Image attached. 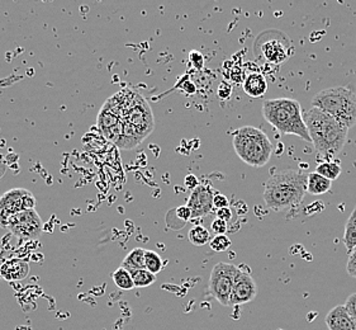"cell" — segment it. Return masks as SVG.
I'll return each mask as SVG.
<instances>
[{
  "label": "cell",
  "mask_w": 356,
  "mask_h": 330,
  "mask_svg": "<svg viewBox=\"0 0 356 330\" xmlns=\"http://www.w3.org/2000/svg\"><path fill=\"white\" fill-rule=\"evenodd\" d=\"M308 174L288 169L273 174L265 183L264 201L268 207L283 212L298 207L307 194Z\"/></svg>",
  "instance_id": "cell-1"
},
{
  "label": "cell",
  "mask_w": 356,
  "mask_h": 330,
  "mask_svg": "<svg viewBox=\"0 0 356 330\" xmlns=\"http://www.w3.org/2000/svg\"><path fill=\"white\" fill-rule=\"evenodd\" d=\"M303 118L311 141L320 157L331 158L342 150L348 139V127L318 108H309L303 113Z\"/></svg>",
  "instance_id": "cell-2"
},
{
  "label": "cell",
  "mask_w": 356,
  "mask_h": 330,
  "mask_svg": "<svg viewBox=\"0 0 356 330\" xmlns=\"http://www.w3.org/2000/svg\"><path fill=\"white\" fill-rule=\"evenodd\" d=\"M302 112L300 102L292 98L266 100L263 103L264 118L274 129L284 135H294L307 143H312Z\"/></svg>",
  "instance_id": "cell-3"
},
{
  "label": "cell",
  "mask_w": 356,
  "mask_h": 330,
  "mask_svg": "<svg viewBox=\"0 0 356 330\" xmlns=\"http://www.w3.org/2000/svg\"><path fill=\"white\" fill-rule=\"evenodd\" d=\"M312 107L332 116L337 123L349 129L356 125V94L348 86H335L321 91L314 95Z\"/></svg>",
  "instance_id": "cell-4"
},
{
  "label": "cell",
  "mask_w": 356,
  "mask_h": 330,
  "mask_svg": "<svg viewBox=\"0 0 356 330\" xmlns=\"http://www.w3.org/2000/svg\"><path fill=\"white\" fill-rule=\"evenodd\" d=\"M234 149L243 163L254 168L268 164L273 152V145L263 129L243 126L234 135Z\"/></svg>",
  "instance_id": "cell-5"
},
{
  "label": "cell",
  "mask_w": 356,
  "mask_h": 330,
  "mask_svg": "<svg viewBox=\"0 0 356 330\" xmlns=\"http://www.w3.org/2000/svg\"><path fill=\"white\" fill-rule=\"evenodd\" d=\"M240 268L235 265L220 262L213 267L209 281H208V294L222 306H231V294L237 273Z\"/></svg>",
  "instance_id": "cell-6"
},
{
  "label": "cell",
  "mask_w": 356,
  "mask_h": 330,
  "mask_svg": "<svg viewBox=\"0 0 356 330\" xmlns=\"http://www.w3.org/2000/svg\"><path fill=\"white\" fill-rule=\"evenodd\" d=\"M36 198L27 189L15 188L1 196L0 198V226L8 228L12 216L22 211L35 210Z\"/></svg>",
  "instance_id": "cell-7"
},
{
  "label": "cell",
  "mask_w": 356,
  "mask_h": 330,
  "mask_svg": "<svg viewBox=\"0 0 356 330\" xmlns=\"http://www.w3.org/2000/svg\"><path fill=\"white\" fill-rule=\"evenodd\" d=\"M7 229L19 239L33 240L41 234L42 220L37 214L36 210L22 211L10 217Z\"/></svg>",
  "instance_id": "cell-8"
},
{
  "label": "cell",
  "mask_w": 356,
  "mask_h": 330,
  "mask_svg": "<svg viewBox=\"0 0 356 330\" xmlns=\"http://www.w3.org/2000/svg\"><path fill=\"white\" fill-rule=\"evenodd\" d=\"M257 296V285L251 274L240 272L236 276L232 294H231V306H240L254 301Z\"/></svg>",
  "instance_id": "cell-9"
},
{
  "label": "cell",
  "mask_w": 356,
  "mask_h": 330,
  "mask_svg": "<svg viewBox=\"0 0 356 330\" xmlns=\"http://www.w3.org/2000/svg\"><path fill=\"white\" fill-rule=\"evenodd\" d=\"M214 191L209 184H200L194 191L188 200L186 206L192 212L193 219L204 217L209 215L213 210Z\"/></svg>",
  "instance_id": "cell-10"
},
{
  "label": "cell",
  "mask_w": 356,
  "mask_h": 330,
  "mask_svg": "<svg viewBox=\"0 0 356 330\" xmlns=\"http://www.w3.org/2000/svg\"><path fill=\"white\" fill-rule=\"evenodd\" d=\"M325 323L328 330H356V323L343 305L330 310L325 317Z\"/></svg>",
  "instance_id": "cell-11"
},
{
  "label": "cell",
  "mask_w": 356,
  "mask_h": 330,
  "mask_svg": "<svg viewBox=\"0 0 356 330\" xmlns=\"http://www.w3.org/2000/svg\"><path fill=\"white\" fill-rule=\"evenodd\" d=\"M243 91L252 98H260L268 92V81L261 72H250L243 80Z\"/></svg>",
  "instance_id": "cell-12"
},
{
  "label": "cell",
  "mask_w": 356,
  "mask_h": 330,
  "mask_svg": "<svg viewBox=\"0 0 356 330\" xmlns=\"http://www.w3.org/2000/svg\"><path fill=\"white\" fill-rule=\"evenodd\" d=\"M261 50L265 58L271 64H282L289 58V52L286 50L285 45L277 40H271L269 42L264 43Z\"/></svg>",
  "instance_id": "cell-13"
},
{
  "label": "cell",
  "mask_w": 356,
  "mask_h": 330,
  "mask_svg": "<svg viewBox=\"0 0 356 330\" xmlns=\"http://www.w3.org/2000/svg\"><path fill=\"white\" fill-rule=\"evenodd\" d=\"M29 272V265L26 262H22V260H10V262H7L1 268V274L7 280H23V278L27 277Z\"/></svg>",
  "instance_id": "cell-14"
},
{
  "label": "cell",
  "mask_w": 356,
  "mask_h": 330,
  "mask_svg": "<svg viewBox=\"0 0 356 330\" xmlns=\"http://www.w3.org/2000/svg\"><path fill=\"white\" fill-rule=\"evenodd\" d=\"M332 182L322 177L318 173H309L308 174V186H307V192L314 196H320V194H327L331 189Z\"/></svg>",
  "instance_id": "cell-15"
},
{
  "label": "cell",
  "mask_w": 356,
  "mask_h": 330,
  "mask_svg": "<svg viewBox=\"0 0 356 330\" xmlns=\"http://www.w3.org/2000/svg\"><path fill=\"white\" fill-rule=\"evenodd\" d=\"M145 254H146V249H143V248L132 249L126 256V258L123 259L121 267L127 269L129 273L138 271V269H146V267H145Z\"/></svg>",
  "instance_id": "cell-16"
},
{
  "label": "cell",
  "mask_w": 356,
  "mask_h": 330,
  "mask_svg": "<svg viewBox=\"0 0 356 330\" xmlns=\"http://www.w3.org/2000/svg\"><path fill=\"white\" fill-rule=\"evenodd\" d=\"M343 244L346 246L348 253H351L356 249V207L351 212L343 233Z\"/></svg>",
  "instance_id": "cell-17"
},
{
  "label": "cell",
  "mask_w": 356,
  "mask_h": 330,
  "mask_svg": "<svg viewBox=\"0 0 356 330\" xmlns=\"http://www.w3.org/2000/svg\"><path fill=\"white\" fill-rule=\"evenodd\" d=\"M314 172L318 173L322 177L332 182L340 177L342 172L341 165H340V162H323V163L317 164Z\"/></svg>",
  "instance_id": "cell-18"
},
{
  "label": "cell",
  "mask_w": 356,
  "mask_h": 330,
  "mask_svg": "<svg viewBox=\"0 0 356 330\" xmlns=\"http://www.w3.org/2000/svg\"><path fill=\"white\" fill-rule=\"evenodd\" d=\"M112 278H113L114 285L123 291H131L132 288H135L132 274L123 267H120L117 271L112 273Z\"/></svg>",
  "instance_id": "cell-19"
},
{
  "label": "cell",
  "mask_w": 356,
  "mask_h": 330,
  "mask_svg": "<svg viewBox=\"0 0 356 330\" xmlns=\"http://www.w3.org/2000/svg\"><path fill=\"white\" fill-rule=\"evenodd\" d=\"M188 239L193 245L195 246H203V245L209 244L211 242V234L209 231L200 225L193 226L192 229L188 233Z\"/></svg>",
  "instance_id": "cell-20"
},
{
  "label": "cell",
  "mask_w": 356,
  "mask_h": 330,
  "mask_svg": "<svg viewBox=\"0 0 356 330\" xmlns=\"http://www.w3.org/2000/svg\"><path fill=\"white\" fill-rule=\"evenodd\" d=\"M145 267L149 272L156 276L157 273L161 272L164 268V262L160 257V254L154 251H146L145 254Z\"/></svg>",
  "instance_id": "cell-21"
},
{
  "label": "cell",
  "mask_w": 356,
  "mask_h": 330,
  "mask_svg": "<svg viewBox=\"0 0 356 330\" xmlns=\"http://www.w3.org/2000/svg\"><path fill=\"white\" fill-rule=\"evenodd\" d=\"M131 274H132V280H134V283H135V288H149L152 283L156 282V276L149 272L147 269L134 271Z\"/></svg>",
  "instance_id": "cell-22"
},
{
  "label": "cell",
  "mask_w": 356,
  "mask_h": 330,
  "mask_svg": "<svg viewBox=\"0 0 356 330\" xmlns=\"http://www.w3.org/2000/svg\"><path fill=\"white\" fill-rule=\"evenodd\" d=\"M231 244H232V243H231V239H229L226 234H223V235H216V237H214L213 239H211V242H209L211 249L217 251V253L227 251V249H229Z\"/></svg>",
  "instance_id": "cell-23"
},
{
  "label": "cell",
  "mask_w": 356,
  "mask_h": 330,
  "mask_svg": "<svg viewBox=\"0 0 356 330\" xmlns=\"http://www.w3.org/2000/svg\"><path fill=\"white\" fill-rule=\"evenodd\" d=\"M343 306H345V309L348 310L349 315L354 319V322L356 323V292L350 294Z\"/></svg>",
  "instance_id": "cell-24"
},
{
  "label": "cell",
  "mask_w": 356,
  "mask_h": 330,
  "mask_svg": "<svg viewBox=\"0 0 356 330\" xmlns=\"http://www.w3.org/2000/svg\"><path fill=\"white\" fill-rule=\"evenodd\" d=\"M189 58L192 61L193 66L197 69V70H202L203 66H204V58L203 55L200 54V51L193 50L189 55Z\"/></svg>",
  "instance_id": "cell-25"
},
{
  "label": "cell",
  "mask_w": 356,
  "mask_h": 330,
  "mask_svg": "<svg viewBox=\"0 0 356 330\" xmlns=\"http://www.w3.org/2000/svg\"><path fill=\"white\" fill-rule=\"evenodd\" d=\"M229 205L228 201L227 196L222 194H214L213 198V207L216 210H221V208H227Z\"/></svg>",
  "instance_id": "cell-26"
},
{
  "label": "cell",
  "mask_w": 356,
  "mask_h": 330,
  "mask_svg": "<svg viewBox=\"0 0 356 330\" xmlns=\"http://www.w3.org/2000/svg\"><path fill=\"white\" fill-rule=\"evenodd\" d=\"M346 272L349 273L351 277L356 278V251L350 253L348 265H346Z\"/></svg>",
  "instance_id": "cell-27"
},
{
  "label": "cell",
  "mask_w": 356,
  "mask_h": 330,
  "mask_svg": "<svg viewBox=\"0 0 356 330\" xmlns=\"http://www.w3.org/2000/svg\"><path fill=\"white\" fill-rule=\"evenodd\" d=\"M175 215L180 219L183 223H186L189 219H192V212L188 206H180L175 210Z\"/></svg>",
  "instance_id": "cell-28"
},
{
  "label": "cell",
  "mask_w": 356,
  "mask_h": 330,
  "mask_svg": "<svg viewBox=\"0 0 356 330\" xmlns=\"http://www.w3.org/2000/svg\"><path fill=\"white\" fill-rule=\"evenodd\" d=\"M212 230L216 235H223L227 231V223L222 221L220 219H216L212 223Z\"/></svg>",
  "instance_id": "cell-29"
},
{
  "label": "cell",
  "mask_w": 356,
  "mask_h": 330,
  "mask_svg": "<svg viewBox=\"0 0 356 330\" xmlns=\"http://www.w3.org/2000/svg\"><path fill=\"white\" fill-rule=\"evenodd\" d=\"M184 184L186 188H189L191 191H194L197 187L200 186V180L194 175V174H188L184 180Z\"/></svg>",
  "instance_id": "cell-30"
},
{
  "label": "cell",
  "mask_w": 356,
  "mask_h": 330,
  "mask_svg": "<svg viewBox=\"0 0 356 330\" xmlns=\"http://www.w3.org/2000/svg\"><path fill=\"white\" fill-rule=\"evenodd\" d=\"M217 219H220L225 223H228L232 219V211L229 210V207L217 210Z\"/></svg>",
  "instance_id": "cell-31"
},
{
  "label": "cell",
  "mask_w": 356,
  "mask_h": 330,
  "mask_svg": "<svg viewBox=\"0 0 356 330\" xmlns=\"http://www.w3.org/2000/svg\"><path fill=\"white\" fill-rule=\"evenodd\" d=\"M231 92H232V88L227 83H222L218 88V95L221 100H227L228 97L231 95Z\"/></svg>",
  "instance_id": "cell-32"
},
{
  "label": "cell",
  "mask_w": 356,
  "mask_h": 330,
  "mask_svg": "<svg viewBox=\"0 0 356 330\" xmlns=\"http://www.w3.org/2000/svg\"><path fill=\"white\" fill-rule=\"evenodd\" d=\"M355 251H356V249H355Z\"/></svg>",
  "instance_id": "cell-33"
}]
</instances>
